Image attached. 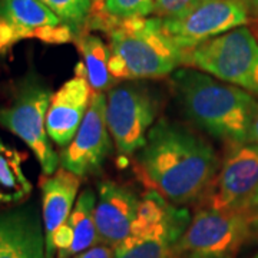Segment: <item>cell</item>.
I'll return each mask as SVG.
<instances>
[{
    "label": "cell",
    "instance_id": "4",
    "mask_svg": "<svg viewBox=\"0 0 258 258\" xmlns=\"http://www.w3.org/2000/svg\"><path fill=\"white\" fill-rule=\"evenodd\" d=\"M184 64L258 96V39L245 26L188 50Z\"/></svg>",
    "mask_w": 258,
    "mask_h": 258
},
{
    "label": "cell",
    "instance_id": "28",
    "mask_svg": "<svg viewBox=\"0 0 258 258\" xmlns=\"http://www.w3.org/2000/svg\"><path fill=\"white\" fill-rule=\"evenodd\" d=\"M254 35H255V37L258 39V23L255 25V28H254Z\"/></svg>",
    "mask_w": 258,
    "mask_h": 258
},
{
    "label": "cell",
    "instance_id": "11",
    "mask_svg": "<svg viewBox=\"0 0 258 258\" xmlns=\"http://www.w3.org/2000/svg\"><path fill=\"white\" fill-rule=\"evenodd\" d=\"M258 191V144H232L224 158L210 205L244 211Z\"/></svg>",
    "mask_w": 258,
    "mask_h": 258
},
{
    "label": "cell",
    "instance_id": "13",
    "mask_svg": "<svg viewBox=\"0 0 258 258\" xmlns=\"http://www.w3.org/2000/svg\"><path fill=\"white\" fill-rule=\"evenodd\" d=\"M93 91L85 76L76 74L56 91L49 103L46 131L50 141L66 148L75 138L89 108Z\"/></svg>",
    "mask_w": 258,
    "mask_h": 258
},
{
    "label": "cell",
    "instance_id": "12",
    "mask_svg": "<svg viewBox=\"0 0 258 258\" xmlns=\"http://www.w3.org/2000/svg\"><path fill=\"white\" fill-rule=\"evenodd\" d=\"M141 200L137 194L113 181L99 184L95 222L99 244L115 249L129 235L138 214Z\"/></svg>",
    "mask_w": 258,
    "mask_h": 258
},
{
    "label": "cell",
    "instance_id": "9",
    "mask_svg": "<svg viewBox=\"0 0 258 258\" xmlns=\"http://www.w3.org/2000/svg\"><path fill=\"white\" fill-rule=\"evenodd\" d=\"M249 22L241 0H208L175 19H162L168 36L185 53L204 42L221 36Z\"/></svg>",
    "mask_w": 258,
    "mask_h": 258
},
{
    "label": "cell",
    "instance_id": "19",
    "mask_svg": "<svg viewBox=\"0 0 258 258\" xmlns=\"http://www.w3.org/2000/svg\"><path fill=\"white\" fill-rule=\"evenodd\" d=\"M96 194L92 189H85L76 200L72 214L69 217V225L74 232L72 247L68 252V258L75 257L86 249L99 244L98 231L95 222Z\"/></svg>",
    "mask_w": 258,
    "mask_h": 258
},
{
    "label": "cell",
    "instance_id": "6",
    "mask_svg": "<svg viewBox=\"0 0 258 258\" xmlns=\"http://www.w3.org/2000/svg\"><path fill=\"white\" fill-rule=\"evenodd\" d=\"M52 93L36 79L20 86L9 105L0 108V126L20 138L37 159L45 175L59 169L60 157L55 152L46 131V115Z\"/></svg>",
    "mask_w": 258,
    "mask_h": 258
},
{
    "label": "cell",
    "instance_id": "24",
    "mask_svg": "<svg viewBox=\"0 0 258 258\" xmlns=\"http://www.w3.org/2000/svg\"><path fill=\"white\" fill-rule=\"evenodd\" d=\"M244 215L247 217L251 228L258 230V191L254 194V197L249 200V203L244 208Z\"/></svg>",
    "mask_w": 258,
    "mask_h": 258
},
{
    "label": "cell",
    "instance_id": "8",
    "mask_svg": "<svg viewBox=\"0 0 258 258\" xmlns=\"http://www.w3.org/2000/svg\"><path fill=\"white\" fill-rule=\"evenodd\" d=\"M157 101L138 85H123L106 96V123L122 155H132L147 144L157 115Z\"/></svg>",
    "mask_w": 258,
    "mask_h": 258
},
{
    "label": "cell",
    "instance_id": "16",
    "mask_svg": "<svg viewBox=\"0 0 258 258\" xmlns=\"http://www.w3.org/2000/svg\"><path fill=\"white\" fill-rule=\"evenodd\" d=\"M0 20L12 25L23 39H40L42 29L60 25L39 0H0Z\"/></svg>",
    "mask_w": 258,
    "mask_h": 258
},
{
    "label": "cell",
    "instance_id": "26",
    "mask_svg": "<svg viewBox=\"0 0 258 258\" xmlns=\"http://www.w3.org/2000/svg\"><path fill=\"white\" fill-rule=\"evenodd\" d=\"M247 142H252V144H258V109L254 119H252V123H251V128H249L248 138H247Z\"/></svg>",
    "mask_w": 258,
    "mask_h": 258
},
{
    "label": "cell",
    "instance_id": "30",
    "mask_svg": "<svg viewBox=\"0 0 258 258\" xmlns=\"http://www.w3.org/2000/svg\"><path fill=\"white\" fill-rule=\"evenodd\" d=\"M255 258H258V255H257V257H255Z\"/></svg>",
    "mask_w": 258,
    "mask_h": 258
},
{
    "label": "cell",
    "instance_id": "17",
    "mask_svg": "<svg viewBox=\"0 0 258 258\" xmlns=\"http://www.w3.org/2000/svg\"><path fill=\"white\" fill-rule=\"evenodd\" d=\"M82 55V62L76 66V74L85 76L91 89L96 93L106 91L115 81L109 72V46L96 35L83 32L75 39Z\"/></svg>",
    "mask_w": 258,
    "mask_h": 258
},
{
    "label": "cell",
    "instance_id": "7",
    "mask_svg": "<svg viewBox=\"0 0 258 258\" xmlns=\"http://www.w3.org/2000/svg\"><path fill=\"white\" fill-rule=\"evenodd\" d=\"M244 212L208 205L197 212L175 245V258H234L248 238Z\"/></svg>",
    "mask_w": 258,
    "mask_h": 258
},
{
    "label": "cell",
    "instance_id": "10",
    "mask_svg": "<svg viewBox=\"0 0 258 258\" xmlns=\"http://www.w3.org/2000/svg\"><path fill=\"white\" fill-rule=\"evenodd\" d=\"M111 151V134L106 123V98L93 92L89 108L72 142L60 155V165L79 178L95 174Z\"/></svg>",
    "mask_w": 258,
    "mask_h": 258
},
{
    "label": "cell",
    "instance_id": "22",
    "mask_svg": "<svg viewBox=\"0 0 258 258\" xmlns=\"http://www.w3.org/2000/svg\"><path fill=\"white\" fill-rule=\"evenodd\" d=\"M208 0H157L154 15L161 19H175Z\"/></svg>",
    "mask_w": 258,
    "mask_h": 258
},
{
    "label": "cell",
    "instance_id": "25",
    "mask_svg": "<svg viewBox=\"0 0 258 258\" xmlns=\"http://www.w3.org/2000/svg\"><path fill=\"white\" fill-rule=\"evenodd\" d=\"M248 12L249 19H254L258 22V0H241Z\"/></svg>",
    "mask_w": 258,
    "mask_h": 258
},
{
    "label": "cell",
    "instance_id": "20",
    "mask_svg": "<svg viewBox=\"0 0 258 258\" xmlns=\"http://www.w3.org/2000/svg\"><path fill=\"white\" fill-rule=\"evenodd\" d=\"M157 0H102L101 6L91 12L88 28L108 32L115 22L148 18L154 13Z\"/></svg>",
    "mask_w": 258,
    "mask_h": 258
},
{
    "label": "cell",
    "instance_id": "18",
    "mask_svg": "<svg viewBox=\"0 0 258 258\" xmlns=\"http://www.w3.org/2000/svg\"><path fill=\"white\" fill-rule=\"evenodd\" d=\"M26 155L0 141V205L18 204L32 192V184L25 172Z\"/></svg>",
    "mask_w": 258,
    "mask_h": 258
},
{
    "label": "cell",
    "instance_id": "23",
    "mask_svg": "<svg viewBox=\"0 0 258 258\" xmlns=\"http://www.w3.org/2000/svg\"><path fill=\"white\" fill-rule=\"evenodd\" d=\"M74 258H113V248L105 244H96L92 248L83 251Z\"/></svg>",
    "mask_w": 258,
    "mask_h": 258
},
{
    "label": "cell",
    "instance_id": "29",
    "mask_svg": "<svg viewBox=\"0 0 258 258\" xmlns=\"http://www.w3.org/2000/svg\"><path fill=\"white\" fill-rule=\"evenodd\" d=\"M0 225H2V214H0Z\"/></svg>",
    "mask_w": 258,
    "mask_h": 258
},
{
    "label": "cell",
    "instance_id": "14",
    "mask_svg": "<svg viewBox=\"0 0 258 258\" xmlns=\"http://www.w3.org/2000/svg\"><path fill=\"white\" fill-rule=\"evenodd\" d=\"M0 258H47L43 225L32 208L2 214Z\"/></svg>",
    "mask_w": 258,
    "mask_h": 258
},
{
    "label": "cell",
    "instance_id": "3",
    "mask_svg": "<svg viewBox=\"0 0 258 258\" xmlns=\"http://www.w3.org/2000/svg\"><path fill=\"white\" fill-rule=\"evenodd\" d=\"M106 33L115 81L164 78L184 64L185 52L166 35L161 18L119 20Z\"/></svg>",
    "mask_w": 258,
    "mask_h": 258
},
{
    "label": "cell",
    "instance_id": "2",
    "mask_svg": "<svg viewBox=\"0 0 258 258\" xmlns=\"http://www.w3.org/2000/svg\"><path fill=\"white\" fill-rule=\"evenodd\" d=\"M172 88L185 115L207 134L230 144L247 142L258 109L254 95L191 68L174 72Z\"/></svg>",
    "mask_w": 258,
    "mask_h": 258
},
{
    "label": "cell",
    "instance_id": "21",
    "mask_svg": "<svg viewBox=\"0 0 258 258\" xmlns=\"http://www.w3.org/2000/svg\"><path fill=\"white\" fill-rule=\"evenodd\" d=\"M60 23L72 29L75 37L82 35L92 12L93 0H39Z\"/></svg>",
    "mask_w": 258,
    "mask_h": 258
},
{
    "label": "cell",
    "instance_id": "5",
    "mask_svg": "<svg viewBox=\"0 0 258 258\" xmlns=\"http://www.w3.org/2000/svg\"><path fill=\"white\" fill-rule=\"evenodd\" d=\"M191 221L179 208L158 192L141 200L138 214L125 241L113 249V258H175V245Z\"/></svg>",
    "mask_w": 258,
    "mask_h": 258
},
{
    "label": "cell",
    "instance_id": "15",
    "mask_svg": "<svg viewBox=\"0 0 258 258\" xmlns=\"http://www.w3.org/2000/svg\"><path fill=\"white\" fill-rule=\"evenodd\" d=\"M81 178L71 171L59 168L55 174L42 179V225L46 249L55 232L69 220L79 191Z\"/></svg>",
    "mask_w": 258,
    "mask_h": 258
},
{
    "label": "cell",
    "instance_id": "27",
    "mask_svg": "<svg viewBox=\"0 0 258 258\" xmlns=\"http://www.w3.org/2000/svg\"><path fill=\"white\" fill-rule=\"evenodd\" d=\"M101 2H102V0H93V3H92V10L98 9V8L101 6Z\"/></svg>",
    "mask_w": 258,
    "mask_h": 258
},
{
    "label": "cell",
    "instance_id": "1",
    "mask_svg": "<svg viewBox=\"0 0 258 258\" xmlns=\"http://www.w3.org/2000/svg\"><path fill=\"white\" fill-rule=\"evenodd\" d=\"M138 162L148 181L171 204L200 198L218 171V158L211 145L168 119H159L151 128Z\"/></svg>",
    "mask_w": 258,
    "mask_h": 258
}]
</instances>
